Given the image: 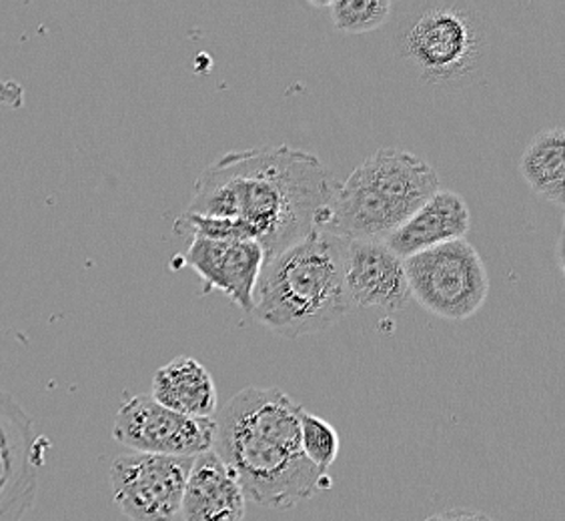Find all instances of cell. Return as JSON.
<instances>
[{
	"label": "cell",
	"mask_w": 565,
	"mask_h": 521,
	"mask_svg": "<svg viewBox=\"0 0 565 521\" xmlns=\"http://www.w3.org/2000/svg\"><path fill=\"white\" fill-rule=\"evenodd\" d=\"M338 185L319 157L285 142L231 151L199 174L186 213L243 221L271 259L316 231Z\"/></svg>",
	"instance_id": "obj_1"
},
{
	"label": "cell",
	"mask_w": 565,
	"mask_h": 521,
	"mask_svg": "<svg viewBox=\"0 0 565 521\" xmlns=\"http://www.w3.org/2000/svg\"><path fill=\"white\" fill-rule=\"evenodd\" d=\"M439 191L431 164L414 152L385 147L338 185L316 231L345 241H385Z\"/></svg>",
	"instance_id": "obj_4"
},
{
	"label": "cell",
	"mask_w": 565,
	"mask_h": 521,
	"mask_svg": "<svg viewBox=\"0 0 565 521\" xmlns=\"http://www.w3.org/2000/svg\"><path fill=\"white\" fill-rule=\"evenodd\" d=\"M265 253L255 241H213L193 237L183 265L203 279L207 291L227 295L245 313L253 311V291Z\"/></svg>",
	"instance_id": "obj_11"
},
{
	"label": "cell",
	"mask_w": 565,
	"mask_h": 521,
	"mask_svg": "<svg viewBox=\"0 0 565 521\" xmlns=\"http://www.w3.org/2000/svg\"><path fill=\"white\" fill-rule=\"evenodd\" d=\"M525 183L535 195L557 206L565 196V135L562 127H550L533 137L520 161Z\"/></svg>",
	"instance_id": "obj_15"
},
{
	"label": "cell",
	"mask_w": 565,
	"mask_h": 521,
	"mask_svg": "<svg viewBox=\"0 0 565 521\" xmlns=\"http://www.w3.org/2000/svg\"><path fill=\"white\" fill-rule=\"evenodd\" d=\"M301 449L305 457L327 471L335 464L341 449V437L333 425L313 413H301Z\"/></svg>",
	"instance_id": "obj_17"
},
{
	"label": "cell",
	"mask_w": 565,
	"mask_h": 521,
	"mask_svg": "<svg viewBox=\"0 0 565 521\" xmlns=\"http://www.w3.org/2000/svg\"><path fill=\"white\" fill-rule=\"evenodd\" d=\"M399 51L425 83L451 87L478 71L486 53V31L468 2H427L403 22Z\"/></svg>",
	"instance_id": "obj_5"
},
{
	"label": "cell",
	"mask_w": 565,
	"mask_h": 521,
	"mask_svg": "<svg viewBox=\"0 0 565 521\" xmlns=\"http://www.w3.org/2000/svg\"><path fill=\"white\" fill-rule=\"evenodd\" d=\"M43 457L31 415L0 390V521H22L33 510Z\"/></svg>",
	"instance_id": "obj_9"
},
{
	"label": "cell",
	"mask_w": 565,
	"mask_h": 521,
	"mask_svg": "<svg viewBox=\"0 0 565 521\" xmlns=\"http://www.w3.org/2000/svg\"><path fill=\"white\" fill-rule=\"evenodd\" d=\"M345 294L351 311H402L412 301L402 257L385 241H348Z\"/></svg>",
	"instance_id": "obj_10"
},
{
	"label": "cell",
	"mask_w": 565,
	"mask_h": 521,
	"mask_svg": "<svg viewBox=\"0 0 565 521\" xmlns=\"http://www.w3.org/2000/svg\"><path fill=\"white\" fill-rule=\"evenodd\" d=\"M424 521H495L488 513L476 510H446L434 513Z\"/></svg>",
	"instance_id": "obj_18"
},
{
	"label": "cell",
	"mask_w": 565,
	"mask_h": 521,
	"mask_svg": "<svg viewBox=\"0 0 565 521\" xmlns=\"http://www.w3.org/2000/svg\"><path fill=\"white\" fill-rule=\"evenodd\" d=\"M113 437L137 454L196 457L213 449L215 417H185L159 405L151 395H137L115 415Z\"/></svg>",
	"instance_id": "obj_8"
},
{
	"label": "cell",
	"mask_w": 565,
	"mask_h": 521,
	"mask_svg": "<svg viewBox=\"0 0 565 521\" xmlns=\"http://www.w3.org/2000/svg\"><path fill=\"white\" fill-rule=\"evenodd\" d=\"M152 400L171 412L213 419L218 412L217 385L203 363L189 355L169 361L152 378Z\"/></svg>",
	"instance_id": "obj_14"
},
{
	"label": "cell",
	"mask_w": 565,
	"mask_h": 521,
	"mask_svg": "<svg viewBox=\"0 0 565 521\" xmlns=\"http://www.w3.org/2000/svg\"><path fill=\"white\" fill-rule=\"evenodd\" d=\"M393 2L390 0H335L329 12L335 29L341 33H373L392 17Z\"/></svg>",
	"instance_id": "obj_16"
},
{
	"label": "cell",
	"mask_w": 565,
	"mask_h": 521,
	"mask_svg": "<svg viewBox=\"0 0 565 521\" xmlns=\"http://www.w3.org/2000/svg\"><path fill=\"white\" fill-rule=\"evenodd\" d=\"M469 228L471 215L466 199L456 191L439 189L402 227L393 231L385 245L405 260L449 241L466 240Z\"/></svg>",
	"instance_id": "obj_12"
},
{
	"label": "cell",
	"mask_w": 565,
	"mask_h": 521,
	"mask_svg": "<svg viewBox=\"0 0 565 521\" xmlns=\"http://www.w3.org/2000/svg\"><path fill=\"white\" fill-rule=\"evenodd\" d=\"M348 241L323 231L263 263L253 291V311L273 333L299 339L316 336L351 313L345 294Z\"/></svg>",
	"instance_id": "obj_3"
},
{
	"label": "cell",
	"mask_w": 565,
	"mask_h": 521,
	"mask_svg": "<svg viewBox=\"0 0 565 521\" xmlns=\"http://www.w3.org/2000/svg\"><path fill=\"white\" fill-rule=\"evenodd\" d=\"M412 299L449 321L476 316L490 295V277L468 240L449 241L403 260Z\"/></svg>",
	"instance_id": "obj_6"
},
{
	"label": "cell",
	"mask_w": 565,
	"mask_h": 521,
	"mask_svg": "<svg viewBox=\"0 0 565 521\" xmlns=\"http://www.w3.org/2000/svg\"><path fill=\"white\" fill-rule=\"evenodd\" d=\"M245 506L239 479L213 449L193 459L181 501L183 521H243Z\"/></svg>",
	"instance_id": "obj_13"
},
{
	"label": "cell",
	"mask_w": 565,
	"mask_h": 521,
	"mask_svg": "<svg viewBox=\"0 0 565 521\" xmlns=\"http://www.w3.org/2000/svg\"><path fill=\"white\" fill-rule=\"evenodd\" d=\"M193 459L137 451L122 454L110 466L115 506L131 521L177 520Z\"/></svg>",
	"instance_id": "obj_7"
},
{
	"label": "cell",
	"mask_w": 565,
	"mask_h": 521,
	"mask_svg": "<svg viewBox=\"0 0 565 521\" xmlns=\"http://www.w3.org/2000/svg\"><path fill=\"white\" fill-rule=\"evenodd\" d=\"M303 412L279 387H247L215 415L213 451L239 479L245 500L289 510L331 488L301 449Z\"/></svg>",
	"instance_id": "obj_2"
}]
</instances>
